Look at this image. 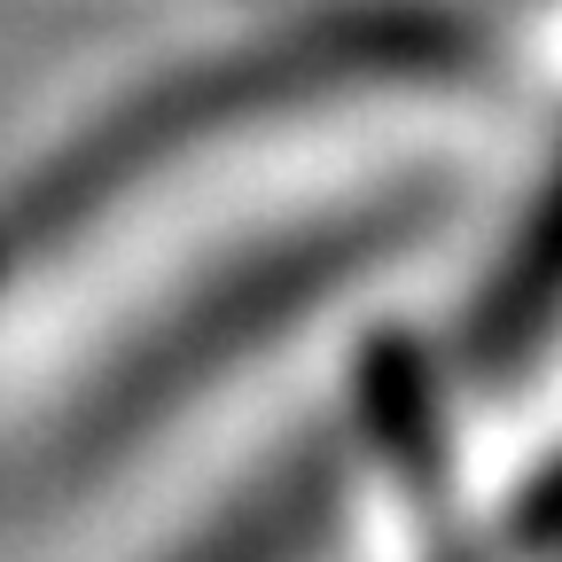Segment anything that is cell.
<instances>
[{"mask_svg": "<svg viewBox=\"0 0 562 562\" xmlns=\"http://www.w3.org/2000/svg\"><path fill=\"white\" fill-rule=\"evenodd\" d=\"M484 55L492 24L461 0H328L165 79H140L0 188V290L102 227L110 211L140 203L180 165H203L305 110L446 87Z\"/></svg>", "mask_w": 562, "mask_h": 562, "instance_id": "1", "label": "cell"}, {"mask_svg": "<svg viewBox=\"0 0 562 562\" xmlns=\"http://www.w3.org/2000/svg\"><path fill=\"white\" fill-rule=\"evenodd\" d=\"M360 438L383 469L414 562H484V547L461 524V484H453V430H446V375L430 351L406 336H383L360 368Z\"/></svg>", "mask_w": 562, "mask_h": 562, "instance_id": "2", "label": "cell"}, {"mask_svg": "<svg viewBox=\"0 0 562 562\" xmlns=\"http://www.w3.org/2000/svg\"><path fill=\"white\" fill-rule=\"evenodd\" d=\"M562 336V157L524 203L508 250L484 266L469 321H461V368L469 375H516Z\"/></svg>", "mask_w": 562, "mask_h": 562, "instance_id": "3", "label": "cell"}, {"mask_svg": "<svg viewBox=\"0 0 562 562\" xmlns=\"http://www.w3.org/2000/svg\"><path fill=\"white\" fill-rule=\"evenodd\" d=\"M508 547L516 554H562V453H547L524 476L516 508H508Z\"/></svg>", "mask_w": 562, "mask_h": 562, "instance_id": "4", "label": "cell"}]
</instances>
